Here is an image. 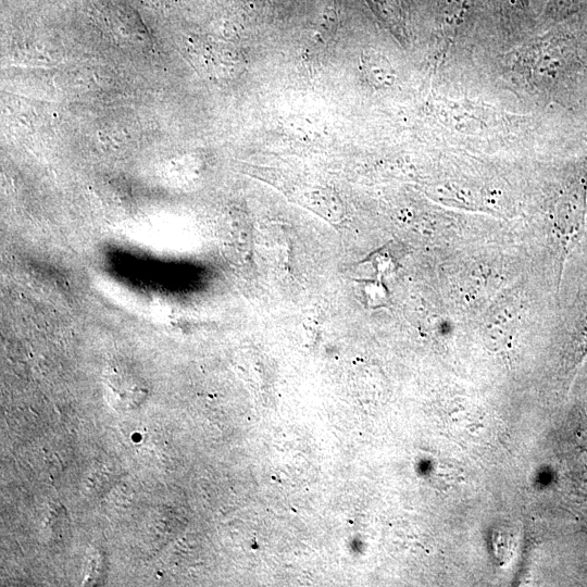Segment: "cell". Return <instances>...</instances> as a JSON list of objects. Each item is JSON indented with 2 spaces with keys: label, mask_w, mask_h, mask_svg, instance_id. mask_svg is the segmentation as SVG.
Here are the masks:
<instances>
[{
  "label": "cell",
  "mask_w": 587,
  "mask_h": 587,
  "mask_svg": "<svg viewBox=\"0 0 587 587\" xmlns=\"http://www.w3.org/2000/svg\"><path fill=\"white\" fill-rule=\"evenodd\" d=\"M360 68L364 79L374 87H382L390 83L392 74L389 63L374 50L362 52Z\"/></svg>",
  "instance_id": "6da1fadb"
},
{
  "label": "cell",
  "mask_w": 587,
  "mask_h": 587,
  "mask_svg": "<svg viewBox=\"0 0 587 587\" xmlns=\"http://www.w3.org/2000/svg\"><path fill=\"white\" fill-rule=\"evenodd\" d=\"M310 205L319 213L333 216L340 210L339 199L335 193L327 189H319L310 193Z\"/></svg>",
  "instance_id": "7a4b0ae2"
},
{
  "label": "cell",
  "mask_w": 587,
  "mask_h": 587,
  "mask_svg": "<svg viewBox=\"0 0 587 587\" xmlns=\"http://www.w3.org/2000/svg\"><path fill=\"white\" fill-rule=\"evenodd\" d=\"M584 0H550L549 11L554 16H562L576 9Z\"/></svg>",
  "instance_id": "3957f363"
},
{
  "label": "cell",
  "mask_w": 587,
  "mask_h": 587,
  "mask_svg": "<svg viewBox=\"0 0 587 587\" xmlns=\"http://www.w3.org/2000/svg\"><path fill=\"white\" fill-rule=\"evenodd\" d=\"M585 522L587 523V512H586V514H585Z\"/></svg>",
  "instance_id": "277c9868"
}]
</instances>
